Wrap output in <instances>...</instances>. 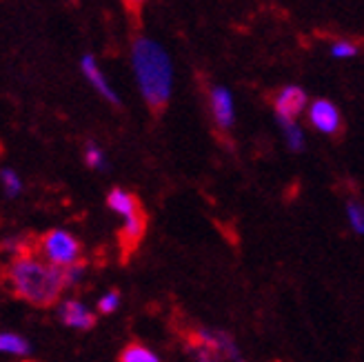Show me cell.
<instances>
[{"mask_svg": "<svg viewBox=\"0 0 364 362\" xmlns=\"http://www.w3.org/2000/svg\"><path fill=\"white\" fill-rule=\"evenodd\" d=\"M118 304H120V294H118V292H112V294H107V296L100 298L98 309H100L102 314H112V312L118 309Z\"/></svg>", "mask_w": 364, "mask_h": 362, "instance_id": "obj_16", "label": "cell"}, {"mask_svg": "<svg viewBox=\"0 0 364 362\" xmlns=\"http://www.w3.org/2000/svg\"><path fill=\"white\" fill-rule=\"evenodd\" d=\"M120 362H160V358L147 349L138 345V342H134V345H127L120 353Z\"/></svg>", "mask_w": 364, "mask_h": 362, "instance_id": "obj_11", "label": "cell"}, {"mask_svg": "<svg viewBox=\"0 0 364 362\" xmlns=\"http://www.w3.org/2000/svg\"><path fill=\"white\" fill-rule=\"evenodd\" d=\"M74 3H76V0H74Z\"/></svg>", "mask_w": 364, "mask_h": 362, "instance_id": "obj_20", "label": "cell"}, {"mask_svg": "<svg viewBox=\"0 0 364 362\" xmlns=\"http://www.w3.org/2000/svg\"><path fill=\"white\" fill-rule=\"evenodd\" d=\"M132 58L142 98L149 105V110L160 116L171 96V63L167 51L158 43L138 36L134 41Z\"/></svg>", "mask_w": 364, "mask_h": 362, "instance_id": "obj_2", "label": "cell"}, {"mask_svg": "<svg viewBox=\"0 0 364 362\" xmlns=\"http://www.w3.org/2000/svg\"><path fill=\"white\" fill-rule=\"evenodd\" d=\"M80 67H82V74L87 76V80L96 87V92H98L102 98H107L109 102H114V105H118V102H120V98L116 96V92H114L112 87L107 85L105 76L100 74V69H98V65H96L94 56H85V58H82V63H80Z\"/></svg>", "mask_w": 364, "mask_h": 362, "instance_id": "obj_8", "label": "cell"}, {"mask_svg": "<svg viewBox=\"0 0 364 362\" xmlns=\"http://www.w3.org/2000/svg\"><path fill=\"white\" fill-rule=\"evenodd\" d=\"M309 118L322 134H336L340 129V114L329 100H316L309 110Z\"/></svg>", "mask_w": 364, "mask_h": 362, "instance_id": "obj_5", "label": "cell"}, {"mask_svg": "<svg viewBox=\"0 0 364 362\" xmlns=\"http://www.w3.org/2000/svg\"><path fill=\"white\" fill-rule=\"evenodd\" d=\"M85 162L91 167V169H100L105 167V158H102V151L96 147L94 142L87 144V151H85Z\"/></svg>", "mask_w": 364, "mask_h": 362, "instance_id": "obj_15", "label": "cell"}, {"mask_svg": "<svg viewBox=\"0 0 364 362\" xmlns=\"http://www.w3.org/2000/svg\"><path fill=\"white\" fill-rule=\"evenodd\" d=\"M82 271H85L82 265H71V267H67L65 269V282H67V287L76 284L82 278Z\"/></svg>", "mask_w": 364, "mask_h": 362, "instance_id": "obj_19", "label": "cell"}, {"mask_svg": "<svg viewBox=\"0 0 364 362\" xmlns=\"http://www.w3.org/2000/svg\"><path fill=\"white\" fill-rule=\"evenodd\" d=\"M347 215H349V223L351 229L360 236H364V205L358 201H349L347 203Z\"/></svg>", "mask_w": 364, "mask_h": 362, "instance_id": "obj_13", "label": "cell"}, {"mask_svg": "<svg viewBox=\"0 0 364 362\" xmlns=\"http://www.w3.org/2000/svg\"><path fill=\"white\" fill-rule=\"evenodd\" d=\"M107 205L112 211H116L118 215H122V218H127V215H132L136 213L140 207L138 203V198L129 191H124V189H114L112 193L107 196Z\"/></svg>", "mask_w": 364, "mask_h": 362, "instance_id": "obj_9", "label": "cell"}, {"mask_svg": "<svg viewBox=\"0 0 364 362\" xmlns=\"http://www.w3.org/2000/svg\"><path fill=\"white\" fill-rule=\"evenodd\" d=\"M124 3V9H127V14H129V18L136 23V25H140V14H142V3L144 0H122Z\"/></svg>", "mask_w": 364, "mask_h": 362, "instance_id": "obj_18", "label": "cell"}, {"mask_svg": "<svg viewBox=\"0 0 364 362\" xmlns=\"http://www.w3.org/2000/svg\"><path fill=\"white\" fill-rule=\"evenodd\" d=\"M306 107V94L300 87H284L282 92L276 96V114L278 120L296 122V118L302 114Z\"/></svg>", "mask_w": 364, "mask_h": 362, "instance_id": "obj_4", "label": "cell"}, {"mask_svg": "<svg viewBox=\"0 0 364 362\" xmlns=\"http://www.w3.org/2000/svg\"><path fill=\"white\" fill-rule=\"evenodd\" d=\"M3 187H5V193L9 196V198H14V196H18L21 193V189H23V183H21V178H18L11 169H3Z\"/></svg>", "mask_w": 364, "mask_h": 362, "instance_id": "obj_14", "label": "cell"}, {"mask_svg": "<svg viewBox=\"0 0 364 362\" xmlns=\"http://www.w3.org/2000/svg\"><path fill=\"white\" fill-rule=\"evenodd\" d=\"M7 282L16 298L36 307H51L67 287L65 269L47 260L33 258V253L16 256L7 267Z\"/></svg>", "mask_w": 364, "mask_h": 362, "instance_id": "obj_1", "label": "cell"}, {"mask_svg": "<svg viewBox=\"0 0 364 362\" xmlns=\"http://www.w3.org/2000/svg\"><path fill=\"white\" fill-rule=\"evenodd\" d=\"M211 112L220 129H231L233 124V100L225 87H215L211 92Z\"/></svg>", "mask_w": 364, "mask_h": 362, "instance_id": "obj_7", "label": "cell"}, {"mask_svg": "<svg viewBox=\"0 0 364 362\" xmlns=\"http://www.w3.org/2000/svg\"><path fill=\"white\" fill-rule=\"evenodd\" d=\"M282 129H284V138H287V144L294 151H300L304 147V136L300 132V127L296 122H287V120H280Z\"/></svg>", "mask_w": 364, "mask_h": 362, "instance_id": "obj_12", "label": "cell"}, {"mask_svg": "<svg viewBox=\"0 0 364 362\" xmlns=\"http://www.w3.org/2000/svg\"><path fill=\"white\" fill-rule=\"evenodd\" d=\"M0 349H3V353H14V356H27L31 351L29 342L11 331L0 334Z\"/></svg>", "mask_w": 364, "mask_h": 362, "instance_id": "obj_10", "label": "cell"}, {"mask_svg": "<svg viewBox=\"0 0 364 362\" xmlns=\"http://www.w3.org/2000/svg\"><path fill=\"white\" fill-rule=\"evenodd\" d=\"M38 247H41L43 258L60 269L76 265L80 258V243L63 229L47 231L45 236H41Z\"/></svg>", "mask_w": 364, "mask_h": 362, "instance_id": "obj_3", "label": "cell"}, {"mask_svg": "<svg viewBox=\"0 0 364 362\" xmlns=\"http://www.w3.org/2000/svg\"><path fill=\"white\" fill-rule=\"evenodd\" d=\"M331 53H333L336 58H351V56H355V53H358V47L351 45V43H336Z\"/></svg>", "mask_w": 364, "mask_h": 362, "instance_id": "obj_17", "label": "cell"}, {"mask_svg": "<svg viewBox=\"0 0 364 362\" xmlns=\"http://www.w3.org/2000/svg\"><path fill=\"white\" fill-rule=\"evenodd\" d=\"M60 320L67 324V327H74V329H91L96 327V316L91 314L89 309L78 302V300H65L58 309Z\"/></svg>", "mask_w": 364, "mask_h": 362, "instance_id": "obj_6", "label": "cell"}]
</instances>
